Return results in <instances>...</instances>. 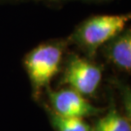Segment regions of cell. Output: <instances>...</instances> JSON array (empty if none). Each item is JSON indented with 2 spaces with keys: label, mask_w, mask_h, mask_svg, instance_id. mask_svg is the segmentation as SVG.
<instances>
[{
  "label": "cell",
  "mask_w": 131,
  "mask_h": 131,
  "mask_svg": "<svg viewBox=\"0 0 131 131\" xmlns=\"http://www.w3.org/2000/svg\"><path fill=\"white\" fill-rule=\"evenodd\" d=\"M131 14L93 15L82 20L67 38L84 52V56L93 58L101 48L127 27Z\"/></svg>",
  "instance_id": "6da1fadb"
},
{
  "label": "cell",
  "mask_w": 131,
  "mask_h": 131,
  "mask_svg": "<svg viewBox=\"0 0 131 131\" xmlns=\"http://www.w3.org/2000/svg\"><path fill=\"white\" fill-rule=\"evenodd\" d=\"M67 40L56 39L39 44L24 58V66L32 89L33 98L41 97L53 78L61 71Z\"/></svg>",
  "instance_id": "7a4b0ae2"
},
{
  "label": "cell",
  "mask_w": 131,
  "mask_h": 131,
  "mask_svg": "<svg viewBox=\"0 0 131 131\" xmlns=\"http://www.w3.org/2000/svg\"><path fill=\"white\" fill-rule=\"evenodd\" d=\"M60 85L75 89L85 97L94 96L103 79V67L93 58L70 52L62 63Z\"/></svg>",
  "instance_id": "3957f363"
},
{
  "label": "cell",
  "mask_w": 131,
  "mask_h": 131,
  "mask_svg": "<svg viewBox=\"0 0 131 131\" xmlns=\"http://www.w3.org/2000/svg\"><path fill=\"white\" fill-rule=\"evenodd\" d=\"M46 94L49 104L45 105L62 117L88 118L98 117L105 111V108L94 106L88 97L68 86L57 89H47Z\"/></svg>",
  "instance_id": "277c9868"
},
{
  "label": "cell",
  "mask_w": 131,
  "mask_h": 131,
  "mask_svg": "<svg viewBox=\"0 0 131 131\" xmlns=\"http://www.w3.org/2000/svg\"><path fill=\"white\" fill-rule=\"evenodd\" d=\"M105 59L117 70L131 72V29L125 28L100 49Z\"/></svg>",
  "instance_id": "5b68a950"
},
{
  "label": "cell",
  "mask_w": 131,
  "mask_h": 131,
  "mask_svg": "<svg viewBox=\"0 0 131 131\" xmlns=\"http://www.w3.org/2000/svg\"><path fill=\"white\" fill-rule=\"evenodd\" d=\"M91 127L92 131H131L130 117L122 114L111 98L108 108L97 117Z\"/></svg>",
  "instance_id": "8992f818"
},
{
  "label": "cell",
  "mask_w": 131,
  "mask_h": 131,
  "mask_svg": "<svg viewBox=\"0 0 131 131\" xmlns=\"http://www.w3.org/2000/svg\"><path fill=\"white\" fill-rule=\"evenodd\" d=\"M49 121L53 131H92V127L84 118L59 116L45 106Z\"/></svg>",
  "instance_id": "52a82bcc"
},
{
  "label": "cell",
  "mask_w": 131,
  "mask_h": 131,
  "mask_svg": "<svg viewBox=\"0 0 131 131\" xmlns=\"http://www.w3.org/2000/svg\"><path fill=\"white\" fill-rule=\"evenodd\" d=\"M85 2V3H91V2H104V1H109V0H49L48 5H62L65 3H70V2Z\"/></svg>",
  "instance_id": "ba28073f"
},
{
  "label": "cell",
  "mask_w": 131,
  "mask_h": 131,
  "mask_svg": "<svg viewBox=\"0 0 131 131\" xmlns=\"http://www.w3.org/2000/svg\"><path fill=\"white\" fill-rule=\"evenodd\" d=\"M2 2H20V1H37V2H43L48 4L49 0H0Z\"/></svg>",
  "instance_id": "9c48e42d"
}]
</instances>
